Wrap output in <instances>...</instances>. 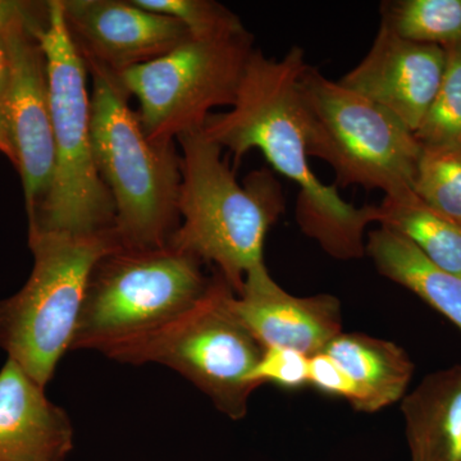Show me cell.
Here are the masks:
<instances>
[{"instance_id":"cell-1","label":"cell","mask_w":461,"mask_h":461,"mask_svg":"<svg viewBox=\"0 0 461 461\" xmlns=\"http://www.w3.org/2000/svg\"><path fill=\"white\" fill-rule=\"evenodd\" d=\"M306 66L304 50L296 45L280 59L256 48L235 104L209 115L202 132L236 160L253 149L262 151L276 172L299 187L295 215L302 232L335 259H359L366 256L369 224L381 223V209L345 202L335 185L323 184L312 171L299 89Z\"/></svg>"},{"instance_id":"cell-2","label":"cell","mask_w":461,"mask_h":461,"mask_svg":"<svg viewBox=\"0 0 461 461\" xmlns=\"http://www.w3.org/2000/svg\"><path fill=\"white\" fill-rule=\"evenodd\" d=\"M182 223L169 245L202 263H212L232 287L264 263V242L286 211L284 191L268 169L253 171L244 184L222 159L223 149L202 132L178 136Z\"/></svg>"},{"instance_id":"cell-3","label":"cell","mask_w":461,"mask_h":461,"mask_svg":"<svg viewBox=\"0 0 461 461\" xmlns=\"http://www.w3.org/2000/svg\"><path fill=\"white\" fill-rule=\"evenodd\" d=\"M86 67L93 84L91 145L113 200L114 233L123 248L166 247L180 224V154L175 142L148 138L115 72L96 63Z\"/></svg>"},{"instance_id":"cell-4","label":"cell","mask_w":461,"mask_h":461,"mask_svg":"<svg viewBox=\"0 0 461 461\" xmlns=\"http://www.w3.org/2000/svg\"><path fill=\"white\" fill-rule=\"evenodd\" d=\"M36 38L47 62L56 163L50 191L30 218L29 230H114L113 200L91 145L89 72L67 30L62 0L48 2L47 21Z\"/></svg>"},{"instance_id":"cell-5","label":"cell","mask_w":461,"mask_h":461,"mask_svg":"<svg viewBox=\"0 0 461 461\" xmlns=\"http://www.w3.org/2000/svg\"><path fill=\"white\" fill-rule=\"evenodd\" d=\"M33 268L16 295L0 302V348L44 387L71 350L91 272L122 247L114 230H29Z\"/></svg>"},{"instance_id":"cell-6","label":"cell","mask_w":461,"mask_h":461,"mask_svg":"<svg viewBox=\"0 0 461 461\" xmlns=\"http://www.w3.org/2000/svg\"><path fill=\"white\" fill-rule=\"evenodd\" d=\"M202 262L171 245L118 248L91 272L71 350L107 354L180 317L204 295Z\"/></svg>"},{"instance_id":"cell-7","label":"cell","mask_w":461,"mask_h":461,"mask_svg":"<svg viewBox=\"0 0 461 461\" xmlns=\"http://www.w3.org/2000/svg\"><path fill=\"white\" fill-rule=\"evenodd\" d=\"M235 291L220 273L189 311L148 335L109 350L121 363H157L180 373L233 420L247 417L253 373L264 348L232 309Z\"/></svg>"},{"instance_id":"cell-8","label":"cell","mask_w":461,"mask_h":461,"mask_svg":"<svg viewBox=\"0 0 461 461\" xmlns=\"http://www.w3.org/2000/svg\"><path fill=\"white\" fill-rule=\"evenodd\" d=\"M299 89L309 157L329 163L336 187L362 186L384 196L412 190L423 148L395 115L313 66L300 76Z\"/></svg>"},{"instance_id":"cell-9","label":"cell","mask_w":461,"mask_h":461,"mask_svg":"<svg viewBox=\"0 0 461 461\" xmlns=\"http://www.w3.org/2000/svg\"><path fill=\"white\" fill-rule=\"evenodd\" d=\"M254 50L248 30L212 41L189 38L165 56L117 75L138 100L136 112L148 138L175 142L202 130L214 108L235 104Z\"/></svg>"},{"instance_id":"cell-10","label":"cell","mask_w":461,"mask_h":461,"mask_svg":"<svg viewBox=\"0 0 461 461\" xmlns=\"http://www.w3.org/2000/svg\"><path fill=\"white\" fill-rule=\"evenodd\" d=\"M35 32L32 26L20 25L0 33L9 58L0 112L23 180L29 220L50 191L56 163L47 62Z\"/></svg>"},{"instance_id":"cell-11","label":"cell","mask_w":461,"mask_h":461,"mask_svg":"<svg viewBox=\"0 0 461 461\" xmlns=\"http://www.w3.org/2000/svg\"><path fill=\"white\" fill-rule=\"evenodd\" d=\"M67 30L86 63L115 74L150 62L191 38L175 18L123 0H62Z\"/></svg>"},{"instance_id":"cell-12","label":"cell","mask_w":461,"mask_h":461,"mask_svg":"<svg viewBox=\"0 0 461 461\" xmlns=\"http://www.w3.org/2000/svg\"><path fill=\"white\" fill-rule=\"evenodd\" d=\"M446 60L444 48L403 41L379 25L371 50L339 83L395 115L414 133L441 85Z\"/></svg>"},{"instance_id":"cell-13","label":"cell","mask_w":461,"mask_h":461,"mask_svg":"<svg viewBox=\"0 0 461 461\" xmlns=\"http://www.w3.org/2000/svg\"><path fill=\"white\" fill-rule=\"evenodd\" d=\"M230 304L263 348H293L312 357L342 332L338 297L291 295L273 280L266 263L249 271Z\"/></svg>"},{"instance_id":"cell-14","label":"cell","mask_w":461,"mask_h":461,"mask_svg":"<svg viewBox=\"0 0 461 461\" xmlns=\"http://www.w3.org/2000/svg\"><path fill=\"white\" fill-rule=\"evenodd\" d=\"M72 447L68 415L8 357L0 371V461H65Z\"/></svg>"},{"instance_id":"cell-15","label":"cell","mask_w":461,"mask_h":461,"mask_svg":"<svg viewBox=\"0 0 461 461\" xmlns=\"http://www.w3.org/2000/svg\"><path fill=\"white\" fill-rule=\"evenodd\" d=\"M402 412L411 461H461V364L427 375Z\"/></svg>"},{"instance_id":"cell-16","label":"cell","mask_w":461,"mask_h":461,"mask_svg":"<svg viewBox=\"0 0 461 461\" xmlns=\"http://www.w3.org/2000/svg\"><path fill=\"white\" fill-rule=\"evenodd\" d=\"M323 353L353 381L357 411L377 412L402 402L414 375V363L402 346L364 333L341 332Z\"/></svg>"},{"instance_id":"cell-17","label":"cell","mask_w":461,"mask_h":461,"mask_svg":"<svg viewBox=\"0 0 461 461\" xmlns=\"http://www.w3.org/2000/svg\"><path fill=\"white\" fill-rule=\"evenodd\" d=\"M366 254L379 275L408 288L461 330V277L430 262L396 230L379 226L368 233Z\"/></svg>"},{"instance_id":"cell-18","label":"cell","mask_w":461,"mask_h":461,"mask_svg":"<svg viewBox=\"0 0 461 461\" xmlns=\"http://www.w3.org/2000/svg\"><path fill=\"white\" fill-rule=\"evenodd\" d=\"M381 226L396 230L430 262L461 277V223L437 213L414 191L384 196Z\"/></svg>"},{"instance_id":"cell-19","label":"cell","mask_w":461,"mask_h":461,"mask_svg":"<svg viewBox=\"0 0 461 461\" xmlns=\"http://www.w3.org/2000/svg\"><path fill=\"white\" fill-rule=\"evenodd\" d=\"M381 25L406 41L461 44V0H395L381 5Z\"/></svg>"},{"instance_id":"cell-20","label":"cell","mask_w":461,"mask_h":461,"mask_svg":"<svg viewBox=\"0 0 461 461\" xmlns=\"http://www.w3.org/2000/svg\"><path fill=\"white\" fill-rule=\"evenodd\" d=\"M421 148L412 191L437 213L461 223V149Z\"/></svg>"},{"instance_id":"cell-21","label":"cell","mask_w":461,"mask_h":461,"mask_svg":"<svg viewBox=\"0 0 461 461\" xmlns=\"http://www.w3.org/2000/svg\"><path fill=\"white\" fill-rule=\"evenodd\" d=\"M446 53L441 85L414 132L421 147L461 149V44L448 48Z\"/></svg>"},{"instance_id":"cell-22","label":"cell","mask_w":461,"mask_h":461,"mask_svg":"<svg viewBox=\"0 0 461 461\" xmlns=\"http://www.w3.org/2000/svg\"><path fill=\"white\" fill-rule=\"evenodd\" d=\"M139 7L175 18L198 41L226 38L245 32L235 14L213 0H133Z\"/></svg>"},{"instance_id":"cell-23","label":"cell","mask_w":461,"mask_h":461,"mask_svg":"<svg viewBox=\"0 0 461 461\" xmlns=\"http://www.w3.org/2000/svg\"><path fill=\"white\" fill-rule=\"evenodd\" d=\"M309 359L293 348H264L253 382L257 387L272 384L285 390L309 386Z\"/></svg>"},{"instance_id":"cell-24","label":"cell","mask_w":461,"mask_h":461,"mask_svg":"<svg viewBox=\"0 0 461 461\" xmlns=\"http://www.w3.org/2000/svg\"><path fill=\"white\" fill-rule=\"evenodd\" d=\"M309 386L326 395L344 399L357 409L359 396L353 381L339 368L338 363L323 351L309 359Z\"/></svg>"},{"instance_id":"cell-25","label":"cell","mask_w":461,"mask_h":461,"mask_svg":"<svg viewBox=\"0 0 461 461\" xmlns=\"http://www.w3.org/2000/svg\"><path fill=\"white\" fill-rule=\"evenodd\" d=\"M48 16V2H16L0 0V33L12 27L29 25L41 29Z\"/></svg>"},{"instance_id":"cell-26","label":"cell","mask_w":461,"mask_h":461,"mask_svg":"<svg viewBox=\"0 0 461 461\" xmlns=\"http://www.w3.org/2000/svg\"><path fill=\"white\" fill-rule=\"evenodd\" d=\"M9 71V58L7 48H5V42L3 41L2 35H0V91L5 87L7 83Z\"/></svg>"},{"instance_id":"cell-27","label":"cell","mask_w":461,"mask_h":461,"mask_svg":"<svg viewBox=\"0 0 461 461\" xmlns=\"http://www.w3.org/2000/svg\"><path fill=\"white\" fill-rule=\"evenodd\" d=\"M0 151H2L5 156H7L9 160L14 165V148H12L11 141H9L7 129H5V121H3L2 117V112H0Z\"/></svg>"},{"instance_id":"cell-28","label":"cell","mask_w":461,"mask_h":461,"mask_svg":"<svg viewBox=\"0 0 461 461\" xmlns=\"http://www.w3.org/2000/svg\"><path fill=\"white\" fill-rule=\"evenodd\" d=\"M0 93H2V91H0Z\"/></svg>"}]
</instances>
